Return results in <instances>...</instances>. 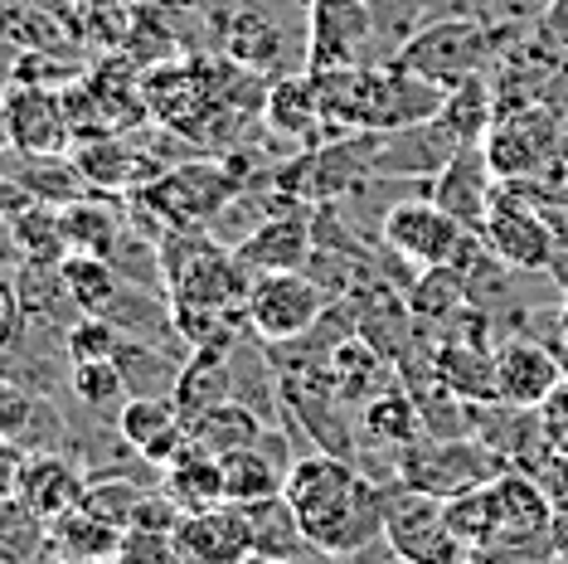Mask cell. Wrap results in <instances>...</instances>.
<instances>
[{"instance_id": "4dcf8cb0", "label": "cell", "mask_w": 568, "mask_h": 564, "mask_svg": "<svg viewBox=\"0 0 568 564\" xmlns=\"http://www.w3.org/2000/svg\"><path fill=\"white\" fill-rule=\"evenodd\" d=\"M49 545L54 555H69V560H93V564H112L122 545V531L108 525L102 516H93L83 502L73 511H63L59 521H49Z\"/></svg>"}, {"instance_id": "30bf717a", "label": "cell", "mask_w": 568, "mask_h": 564, "mask_svg": "<svg viewBox=\"0 0 568 564\" xmlns=\"http://www.w3.org/2000/svg\"><path fill=\"white\" fill-rule=\"evenodd\" d=\"M6 127H10V147L20 157H63L73 141V118H69V98L54 93L44 83H10L6 98Z\"/></svg>"}, {"instance_id": "7c38bea8", "label": "cell", "mask_w": 568, "mask_h": 564, "mask_svg": "<svg viewBox=\"0 0 568 564\" xmlns=\"http://www.w3.org/2000/svg\"><path fill=\"white\" fill-rule=\"evenodd\" d=\"M564 380V361L554 341L539 336H506L496 341V404L539 409Z\"/></svg>"}, {"instance_id": "d590c367", "label": "cell", "mask_w": 568, "mask_h": 564, "mask_svg": "<svg viewBox=\"0 0 568 564\" xmlns=\"http://www.w3.org/2000/svg\"><path fill=\"white\" fill-rule=\"evenodd\" d=\"M156 492V486H151ZM146 482H136L132 472H98V477H88V492H83V506L93 511V516H102L108 525H118V531H126V525L136 521L141 502H146Z\"/></svg>"}, {"instance_id": "277c9868", "label": "cell", "mask_w": 568, "mask_h": 564, "mask_svg": "<svg viewBox=\"0 0 568 564\" xmlns=\"http://www.w3.org/2000/svg\"><path fill=\"white\" fill-rule=\"evenodd\" d=\"M490 171L500 185L535 181L564 161V118L549 102H520V108L496 112V127L481 141Z\"/></svg>"}, {"instance_id": "ffe728a7", "label": "cell", "mask_w": 568, "mask_h": 564, "mask_svg": "<svg viewBox=\"0 0 568 564\" xmlns=\"http://www.w3.org/2000/svg\"><path fill=\"white\" fill-rule=\"evenodd\" d=\"M263 122L273 132L292 137V141H306V147H321L316 132H326V118H321V93H316V73H292V79H277L267 88V102H263Z\"/></svg>"}, {"instance_id": "6f0895ef", "label": "cell", "mask_w": 568, "mask_h": 564, "mask_svg": "<svg viewBox=\"0 0 568 564\" xmlns=\"http://www.w3.org/2000/svg\"><path fill=\"white\" fill-rule=\"evenodd\" d=\"M389 564H408V560H398V555H394V560H389Z\"/></svg>"}, {"instance_id": "d6986e66", "label": "cell", "mask_w": 568, "mask_h": 564, "mask_svg": "<svg viewBox=\"0 0 568 564\" xmlns=\"http://www.w3.org/2000/svg\"><path fill=\"white\" fill-rule=\"evenodd\" d=\"M79 161L83 181L93 190H141L161 175V165L151 161V151H136L132 137H93V141H79L73 151Z\"/></svg>"}, {"instance_id": "3957f363", "label": "cell", "mask_w": 568, "mask_h": 564, "mask_svg": "<svg viewBox=\"0 0 568 564\" xmlns=\"http://www.w3.org/2000/svg\"><path fill=\"white\" fill-rule=\"evenodd\" d=\"M496 34L486 30L481 20H467V16H443V20H423L418 30L398 44L394 63H404L408 73H423L433 83H462L471 73H490L496 63Z\"/></svg>"}, {"instance_id": "f5cc1de1", "label": "cell", "mask_w": 568, "mask_h": 564, "mask_svg": "<svg viewBox=\"0 0 568 564\" xmlns=\"http://www.w3.org/2000/svg\"><path fill=\"white\" fill-rule=\"evenodd\" d=\"M239 564H273V560H263V555H243Z\"/></svg>"}, {"instance_id": "836d02e7", "label": "cell", "mask_w": 568, "mask_h": 564, "mask_svg": "<svg viewBox=\"0 0 568 564\" xmlns=\"http://www.w3.org/2000/svg\"><path fill=\"white\" fill-rule=\"evenodd\" d=\"M10 175H16L34 200H49V204H73L79 195L93 190L83 181L73 151H63V157H20V171H10Z\"/></svg>"}, {"instance_id": "8d00e7d4", "label": "cell", "mask_w": 568, "mask_h": 564, "mask_svg": "<svg viewBox=\"0 0 568 564\" xmlns=\"http://www.w3.org/2000/svg\"><path fill=\"white\" fill-rule=\"evenodd\" d=\"M49 545V521L34 516L20 496L0 502V564H30L34 555H44Z\"/></svg>"}, {"instance_id": "484cf974", "label": "cell", "mask_w": 568, "mask_h": 564, "mask_svg": "<svg viewBox=\"0 0 568 564\" xmlns=\"http://www.w3.org/2000/svg\"><path fill=\"white\" fill-rule=\"evenodd\" d=\"M243 521H248V535H253V555L273 560V564H287L296 560L306 545V531H302V516L296 506L287 502V492L277 496H263V502H248L243 506Z\"/></svg>"}, {"instance_id": "ba28073f", "label": "cell", "mask_w": 568, "mask_h": 564, "mask_svg": "<svg viewBox=\"0 0 568 564\" xmlns=\"http://www.w3.org/2000/svg\"><path fill=\"white\" fill-rule=\"evenodd\" d=\"M384 545L408 564H462L471 555V550L452 535V525L443 516V496L408 492V486H394L389 492Z\"/></svg>"}, {"instance_id": "8fae6325", "label": "cell", "mask_w": 568, "mask_h": 564, "mask_svg": "<svg viewBox=\"0 0 568 564\" xmlns=\"http://www.w3.org/2000/svg\"><path fill=\"white\" fill-rule=\"evenodd\" d=\"M312 253H316L312 204L292 200V204H282L277 214H267V220L239 243L234 259L248 268V278H263V273H292V268H306Z\"/></svg>"}, {"instance_id": "d4e9b609", "label": "cell", "mask_w": 568, "mask_h": 564, "mask_svg": "<svg viewBox=\"0 0 568 564\" xmlns=\"http://www.w3.org/2000/svg\"><path fill=\"white\" fill-rule=\"evenodd\" d=\"M263 429H267V419L257 414L248 400H239V394H229V400H219V404L204 409V414L190 419V439H195L204 453H214V457H229V453H239V447H253L257 439H263Z\"/></svg>"}, {"instance_id": "b9f144b4", "label": "cell", "mask_w": 568, "mask_h": 564, "mask_svg": "<svg viewBox=\"0 0 568 564\" xmlns=\"http://www.w3.org/2000/svg\"><path fill=\"white\" fill-rule=\"evenodd\" d=\"M539 419H545V429L554 433V443H568V375L554 384V394L539 404Z\"/></svg>"}, {"instance_id": "bcb514c9", "label": "cell", "mask_w": 568, "mask_h": 564, "mask_svg": "<svg viewBox=\"0 0 568 564\" xmlns=\"http://www.w3.org/2000/svg\"><path fill=\"white\" fill-rule=\"evenodd\" d=\"M539 30H545L549 40H554V44H559L564 54H568V0H549V6H545V16H539Z\"/></svg>"}, {"instance_id": "f546056e", "label": "cell", "mask_w": 568, "mask_h": 564, "mask_svg": "<svg viewBox=\"0 0 568 564\" xmlns=\"http://www.w3.org/2000/svg\"><path fill=\"white\" fill-rule=\"evenodd\" d=\"M413 439H423V414H418V400L404 390V384H394V390H384L379 400H369L359 409V443L369 447H408Z\"/></svg>"}, {"instance_id": "52a82bcc", "label": "cell", "mask_w": 568, "mask_h": 564, "mask_svg": "<svg viewBox=\"0 0 568 564\" xmlns=\"http://www.w3.org/2000/svg\"><path fill=\"white\" fill-rule=\"evenodd\" d=\"M481 243L500 263L525 268V273H549V263L559 259V239H554L549 220L539 214V204L529 195H520L515 185L496 190L490 214L481 224Z\"/></svg>"}, {"instance_id": "60d3db41", "label": "cell", "mask_w": 568, "mask_h": 564, "mask_svg": "<svg viewBox=\"0 0 568 564\" xmlns=\"http://www.w3.org/2000/svg\"><path fill=\"white\" fill-rule=\"evenodd\" d=\"M112 564H185V560H180L175 531H146V525H126Z\"/></svg>"}, {"instance_id": "ac0fdd59", "label": "cell", "mask_w": 568, "mask_h": 564, "mask_svg": "<svg viewBox=\"0 0 568 564\" xmlns=\"http://www.w3.org/2000/svg\"><path fill=\"white\" fill-rule=\"evenodd\" d=\"M63 229H69V243L79 253L112 259L126 243V234L136 229L132 200H118V195H108V190H88V195H79L73 204H63Z\"/></svg>"}, {"instance_id": "816d5d0a", "label": "cell", "mask_w": 568, "mask_h": 564, "mask_svg": "<svg viewBox=\"0 0 568 564\" xmlns=\"http://www.w3.org/2000/svg\"><path fill=\"white\" fill-rule=\"evenodd\" d=\"M554 351H559V361H564V375H568V345H564V341H554Z\"/></svg>"}, {"instance_id": "74e56055", "label": "cell", "mask_w": 568, "mask_h": 564, "mask_svg": "<svg viewBox=\"0 0 568 564\" xmlns=\"http://www.w3.org/2000/svg\"><path fill=\"white\" fill-rule=\"evenodd\" d=\"M443 516L452 525V535H457L467 550H486L490 541H496V502H490V482L471 486V492L447 496Z\"/></svg>"}, {"instance_id": "cb8c5ba5", "label": "cell", "mask_w": 568, "mask_h": 564, "mask_svg": "<svg viewBox=\"0 0 568 564\" xmlns=\"http://www.w3.org/2000/svg\"><path fill=\"white\" fill-rule=\"evenodd\" d=\"M331 380H335V390H341V400L359 414V409H365L369 400H379L384 390H394V384H398V370L384 361V355L374 351L369 341L351 336V341L335 345V355H331Z\"/></svg>"}, {"instance_id": "e575fe53", "label": "cell", "mask_w": 568, "mask_h": 564, "mask_svg": "<svg viewBox=\"0 0 568 564\" xmlns=\"http://www.w3.org/2000/svg\"><path fill=\"white\" fill-rule=\"evenodd\" d=\"M69 394L83 404V414H98L108 423H118L126 400H132V394H126V384H122V370L112 361H79V365H69Z\"/></svg>"}, {"instance_id": "7dc6e473", "label": "cell", "mask_w": 568, "mask_h": 564, "mask_svg": "<svg viewBox=\"0 0 568 564\" xmlns=\"http://www.w3.org/2000/svg\"><path fill=\"white\" fill-rule=\"evenodd\" d=\"M190 6L204 10L210 20H229V16H234V10L243 6V0H190Z\"/></svg>"}, {"instance_id": "603a6c76", "label": "cell", "mask_w": 568, "mask_h": 564, "mask_svg": "<svg viewBox=\"0 0 568 564\" xmlns=\"http://www.w3.org/2000/svg\"><path fill=\"white\" fill-rule=\"evenodd\" d=\"M404 298L413 306V316H418V326L443 331L447 322H457V316L471 306V288H467V273H462L457 263H433V268H418V273H413Z\"/></svg>"}, {"instance_id": "f35d334b", "label": "cell", "mask_w": 568, "mask_h": 564, "mask_svg": "<svg viewBox=\"0 0 568 564\" xmlns=\"http://www.w3.org/2000/svg\"><path fill=\"white\" fill-rule=\"evenodd\" d=\"M122 345V331L108 322V316H79V322L69 326V336H63V355H69V365L79 361H112Z\"/></svg>"}, {"instance_id": "5bb4252c", "label": "cell", "mask_w": 568, "mask_h": 564, "mask_svg": "<svg viewBox=\"0 0 568 564\" xmlns=\"http://www.w3.org/2000/svg\"><path fill=\"white\" fill-rule=\"evenodd\" d=\"M496 190H500V181H496V171H490L481 147H462L457 157L433 175V200L443 204L462 229H471V234H481Z\"/></svg>"}, {"instance_id": "f6af8a7d", "label": "cell", "mask_w": 568, "mask_h": 564, "mask_svg": "<svg viewBox=\"0 0 568 564\" xmlns=\"http://www.w3.org/2000/svg\"><path fill=\"white\" fill-rule=\"evenodd\" d=\"M24 200H34L30 190H24V185L16 181V175H0V239L10 234V214H16Z\"/></svg>"}, {"instance_id": "e0dca14e", "label": "cell", "mask_w": 568, "mask_h": 564, "mask_svg": "<svg viewBox=\"0 0 568 564\" xmlns=\"http://www.w3.org/2000/svg\"><path fill=\"white\" fill-rule=\"evenodd\" d=\"M175 545L185 564H239L243 555H253V535L243 521V506L224 502L195 516H180L175 525Z\"/></svg>"}, {"instance_id": "1f68e13d", "label": "cell", "mask_w": 568, "mask_h": 564, "mask_svg": "<svg viewBox=\"0 0 568 564\" xmlns=\"http://www.w3.org/2000/svg\"><path fill=\"white\" fill-rule=\"evenodd\" d=\"M224 463V496L234 506L263 502V496H277L287 486V463H277L267 447H239V453L219 457Z\"/></svg>"}, {"instance_id": "2e32d148", "label": "cell", "mask_w": 568, "mask_h": 564, "mask_svg": "<svg viewBox=\"0 0 568 564\" xmlns=\"http://www.w3.org/2000/svg\"><path fill=\"white\" fill-rule=\"evenodd\" d=\"M118 433L126 439V447L151 467H171L180 453L190 447V419L180 414L175 400H126Z\"/></svg>"}, {"instance_id": "f1b7e54d", "label": "cell", "mask_w": 568, "mask_h": 564, "mask_svg": "<svg viewBox=\"0 0 568 564\" xmlns=\"http://www.w3.org/2000/svg\"><path fill=\"white\" fill-rule=\"evenodd\" d=\"M437 122L457 137V147H481L486 132L496 127V83H490V73H471V79L452 83Z\"/></svg>"}, {"instance_id": "681fc988", "label": "cell", "mask_w": 568, "mask_h": 564, "mask_svg": "<svg viewBox=\"0 0 568 564\" xmlns=\"http://www.w3.org/2000/svg\"><path fill=\"white\" fill-rule=\"evenodd\" d=\"M462 564H500L496 555H490V550H471V555L467 560H462Z\"/></svg>"}, {"instance_id": "9f6ffc18", "label": "cell", "mask_w": 568, "mask_h": 564, "mask_svg": "<svg viewBox=\"0 0 568 564\" xmlns=\"http://www.w3.org/2000/svg\"><path fill=\"white\" fill-rule=\"evenodd\" d=\"M132 6H151V0H132Z\"/></svg>"}, {"instance_id": "7bdbcfd3", "label": "cell", "mask_w": 568, "mask_h": 564, "mask_svg": "<svg viewBox=\"0 0 568 564\" xmlns=\"http://www.w3.org/2000/svg\"><path fill=\"white\" fill-rule=\"evenodd\" d=\"M20 336V298H16V278H0V351Z\"/></svg>"}, {"instance_id": "f907efd6", "label": "cell", "mask_w": 568, "mask_h": 564, "mask_svg": "<svg viewBox=\"0 0 568 564\" xmlns=\"http://www.w3.org/2000/svg\"><path fill=\"white\" fill-rule=\"evenodd\" d=\"M6 151H16V147H10V127H6V108H0V157H6Z\"/></svg>"}, {"instance_id": "c3c4849f", "label": "cell", "mask_w": 568, "mask_h": 564, "mask_svg": "<svg viewBox=\"0 0 568 564\" xmlns=\"http://www.w3.org/2000/svg\"><path fill=\"white\" fill-rule=\"evenodd\" d=\"M554 341L568 345V292H564V302L554 306Z\"/></svg>"}, {"instance_id": "4316f807", "label": "cell", "mask_w": 568, "mask_h": 564, "mask_svg": "<svg viewBox=\"0 0 568 564\" xmlns=\"http://www.w3.org/2000/svg\"><path fill=\"white\" fill-rule=\"evenodd\" d=\"M490 502H496V541L500 535H525L554 525V502L529 472H500L490 482Z\"/></svg>"}, {"instance_id": "7a4b0ae2", "label": "cell", "mask_w": 568, "mask_h": 564, "mask_svg": "<svg viewBox=\"0 0 568 564\" xmlns=\"http://www.w3.org/2000/svg\"><path fill=\"white\" fill-rule=\"evenodd\" d=\"M234 175L224 161L195 157L165 165L151 185L132 190V210L151 214L161 229H210L229 200H234Z\"/></svg>"}, {"instance_id": "83f0119b", "label": "cell", "mask_w": 568, "mask_h": 564, "mask_svg": "<svg viewBox=\"0 0 568 564\" xmlns=\"http://www.w3.org/2000/svg\"><path fill=\"white\" fill-rule=\"evenodd\" d=\"M10 243H16L20 259L30 263H63L73 253L69 229H63V204L49 200H24L16 214H10Z\"/></svg>"}, {"instance_id": "9c48e42d", "label": "cell", "mask_w": 568, "mask_h": 564, "mask_svg": "<svg viewBox=\"0 0 568 564\" xmlns=\"http://www.w3.org/2000/svg\"><path fill=\"white\" fill-rule=\"evenodd\" d=\"M467 234H471V229H462L433 195L398 200V204L384 210V220H379V243H389L398 259L413 263V268L457 263Z\"/></svg>"}, {"instance_id": "8992f818", "label": "cell", "mask_w": 568, "mask_h": 564, "mask_svg": "<svg viewBox=\"0 0 568 564\" xmlns=\"http://www.w3.org/2000/svg\"><path fill=\"white\" fill-rule=\"evenodd\" d=\"M331 306V292L306 273V268H292V273H263L253 278L248 288V306H243V326H248L253 341L263 345H287L296 336H306L321 312Z\"/></svg>"}, {"instance_id": "5b68a950", "label": "cell", "mask_w": 568, "mask_h": 564, "mask_svg": "<svg viewBox=\"0 0 568 564\" xmlns=\"http://www.w3.org/2000/svg\"><path fill=\"white\" fill-rule=\"evenodd\" d=\"M500 472H506V463L481 439H433V433H423L408 447H398V486L443 496V502L496 482Z\"/></svg>"}, {"instance_id": "db71d44e", "label": "cell", "mask_w": 568, "mask_h": 564, "mask_svg": "<svg viewBox=\"0 0 568 564\" xmlns=\"http://www.w3.org/2000/svg\"><path fill=\"white\" fill-rule=\"evenodd\" d=\"M54 564H93V560H69V555H54Z\"/></svg>"}, {"instance_id": "4fadbf2b", "label": "cell", "mask_w": 568, "mask_h": 564, "mask_svg": "<svg viewBox=\"0 0 568 564\" xmlns=\"http://www.w3.org/2000/svg\"><path fill=\"white\" fill-rule=\"evenodd\" d=\"M457 151H462L457 137H452L437 118L413 122V127H394V132H379L369 181H433Z\"/></svg>"}, {"instance_id": "ee69618b", "label": "cell", "mask_w": 568, "mask_h": 564, "mask_svg": "<svg viewBox=\"0 0 568 564\" xmlns=\"http://www.w3.org/2000/svg\"><path fill=\"white\" fill-rule=\"evenodd\" d=\"M24 447L20 443H10V439H0V502L6 496H16V486H20V467H24Z\"/></svg>"}, {"instance_id": "ab89813d", "label": "cell", "mask_w": 568, "mask_h": 564, "mask_svg": "<svg viewBox=\"0 0 568 564\" xmlns=\"http://www.w3.org/2000/svg\"><path fill=\"white\" fill-rule=\"evenodd\" d=\"M40 400L44 394H34L30 384H20L10 370H0V439L24 447V433H30L34 414H40Z\"/></svg>"}, {"instance_id": "9a60e30c", "label": "cell", "mask_w": 568, "mask_h": 564, "mask_svg": "<svg viewBox=\"0 0 568 564\" xmlns=\"http://www.w3.org/2000/svg\"><path fill=\"white\" fill-rule=\"evenodd\" d=\"M83 492H88V467L73 453L49 447V453H30V457H24L16 496L34 511V516L59 521L63 511H73L83 502Z\"/></svg>"}, {"instance_id": "44dd1931", "label": "cell", "mask_w": 568, "mask_h": 564, "mask_svg": "<svg viewBox=\"0 0 568 564\" xmlns=\"http://www.w3.org/2000/svg\"><path fill=\"white\" fill-rule=\"evenodd\" d=\"M185 361L190 355H175V351H165V345H151L136 336H122L118 355H112V365L122 370V384L132 400H175Z\"/></svg>"}, {"instance_id": "6da1fadb", "label": "cell", "mask_w": 568, "mask_h": 564, "mask_svg": "<svg viewBox=\"0 0 568 564\" xmlns=\"http://www.w3.org/2000/svg\"><path fill=\"white\" fill-rule=\"evenodd\" d=\"M287 502L302 516L306 541L326 555H359V550L384 541V521H389V492L394 486L365 477L351 457L335 453H296L287 467Z\"/></svg>"}, {"instance_id": "d6a6232c", "label": "cell", "mask_w": 568, "mask_h": 564, "mask_svg": "<svg viewBox=\"0 0 568 564\" xmlns=\"http://www.w3.org/2000/svg\"><path fill=\"white\" fill-rule=\"evenodd\" d=\"M59 273H63V288H69V298L83 316H102L126 282L112 259H102V253H79V249L59 263Z\"/></svg>"}, {"instance_id": "7402d4cb", "label": "cell", "mask_w": 568, "mask_h": 564, "mask_svg": "<svg viewBox=\"0 0 568 564\" xmlns=\"http://www.w3.org/2000/svg\"><path fill=\"white\" fill-rule=\"evenodd\" d=\"M161 492L171 496V502L185 511V516H195V511H210V506H224V463H219L214 453H204V447L190 439V447L175 457L171 467H161Z\"/></svg>"}, {"instance_id": "11a10c76", "label": "cell", "mask_w": 568, "mask_h": 564, "mask_svg": "<svg viewBox=\"0 0 568 564\" xmlns=\"http://www.w3.org/2000/svg\"><path fill=\"white\" fill-rule=\"evenodd\" d=\"M564 161H568V118H564Z\"/></svg>"}]
</instances>
